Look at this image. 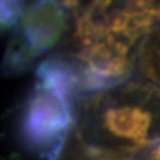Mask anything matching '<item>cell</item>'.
Here are the masks:
<instances>
[{"label":"cell","mask_w":160,"mask_h":160,"mask_svg":"<svg viewBox=\"0 0 160 160\" xmlns=\"http://www.w3.org/2000/svg\"><path fill=\"white\" fill-rule=\"evenodd\" d=\"M63 30L50 56L76 81L78 95L135 76L145 40L160 23V0H57Z\"/></svg>","instance_id":"1"},{"label":"cell","mask_w":160,"mask_h":160,"mask_svg":"<svg viewBox=\"0 0 160 160\" xmlns=\"http://www.w3.org/2000/svg\"><path fill=\"white\" fill-rule=\"evenodd\" d=\"M75 123L87 148L132 155L160 141V90L133 77L75 98Z\"/></svg>","instance_id":"2"},{"label":"cell","mask_w":160,"mask_h":160,"mask_svg":"<svg viewBox=\"0 0 160 160\" xmlns=\"http://www.w3.org/2000/svg\"><path fill=\"white\" fill-rule=\"evenodd\" d=\"M76 81L62 64L46 57L36 70V83L12 129L7 160H57L75 123Z\"/></svg>","instance_id":"3"},{"label":"cell","mask_w":160,"mask_h":160,"mask_svg":"<svg viewBox=\"0 0 160 160\" xmlns=\"http://www.w3.org/2000/svg\"><path fill=\"white\" fill-rule=\"evenodd\" d=\"M134 77L160 90V23L143 43Z\"/></svg>","instance_id":"4"},{"label":"cell","mask_w":160,"mask_h":160,"mask_svg":"<svg viewBox=\"0 0 160 160\" xmlns=\"http://www.w3.org/2000/svg\"><path fill=\"white\" fill-rule=\"evenodd\" d=\"M39 0H2V25L12 28L29 7Z\"/></svg>","instance_id":"5"},{"label":"cell","mask_w":160,"mask_h":160,"mask_svg":"<svg viewBox=\"0 0 160 160\" xmlns=\"http://www.w3.org/2000/svg\"><path fill=\"white\" fill-rule=\"evenodd\" d=\"M76 160H134L132 155L119 154V153H110V152H102L96 149L87 148L84 147V153L80 159Z\"/></svg>","instance_id":"6"},{"label":"cell","mask_w":160,"mask_h":160,"mask_svg":"<svg viewBox=\"0 0 160 160\" xmlns=\"http://www.w3.org/2000/svg\"><path fill=\"white\" fill-rule=\"evenodd\" d=\"M148 160H160V141L151 148L148 153Z\"/></svg>","instance_id":"7"}]
</instances>
